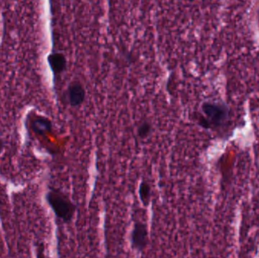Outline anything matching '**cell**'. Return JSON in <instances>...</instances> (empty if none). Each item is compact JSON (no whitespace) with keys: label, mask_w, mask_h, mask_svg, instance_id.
<instances>
[{"label":"cell","mask_w":259,"mask_h":258,"mask_svg":"<svg viewBox=\"0 0 259 258\" xmlns=\"http://www.w3.org/2000/svg\"><path fill=\"white\" fill-rule=\"evenodd\" d=\"M46 198L53 213L59 219L65 223L70 222L72 220L76 207L65 194L57 189H52L47 192Z\"/></svg>","instance_id":"cell-2"},{"label":"cell","mask_w":259,"mask_h":258,"mask_svg":"<svg viewBox=\"0 0 259 258\" xmlns=\"http://www.w3.org/2000/svg\"><path fill=\"white\" fill-rule=\"evenodd\" d=\"M67 98L71 107H79L84 102L86 90L80 81H73L67 89Z\"/></svg>","instance_id":"cell-4"},{"label":"cell","mask_w":259,"mask_h":258,"mask_svg":"<svg viewBox=\"0 0 259 258\" xmlns=\"http://www.w3.org/2000/svg\"><path fill=\"white\" fill-rule=\"evenodd\" d=\"M3 148H4V141L0 136V156H1L2 152H3Z\"/></svg>","instance_id":"cell-9"},{"label":"cell","mask_w":259,"mask_h":258,"mask_svg":"<svg viewBox=\"0 0 259 258\" xmlns=\"http://www.w3.org/2000/svg\"><path fill=\"white\" fill-rule=\"evenodd\" d=\"M202 115L199 119L201 127L205 129L223 127L230 118V109L225 103L205 101L201 106Z\"/></svg>","instance_id":"cell-1"},{"label":"cell","mask_w":259,"mask_h":258,"mask_svg":"<svg viewBox=\"0 0 259 258\" xmlns=\"http://www.w3.org/2000/svg\"><path fill=\"white\" fill-rule=\"evenodd\" d=\"M152 130V124L149 121H144L140 124L138 128H137V134L142 139H145L151 134Z\"/></svg>","instance_id":"cell-8"},{"label":"cell","mask_w":259,"mask_h":258,"mask_svg":"<svg viewBox=\"0 0 259 258\" xmlns=\"http://www.w3.org/2000/svg\"><path fill=\"white\" fill-rule=\"evenodd\" d=\"M258 24H259V16H258Z\"/></svg>","instance_id":"cell-11"},{"label":"cell","mask_w":259,"mask_h":258,"mask_svg":"<svg viewBox=\"0 0 259 258\" xmlns=\"http://www.w3.org/2000/svg\"><path fill=\"white\" fill-rule=\"evenodd\" d=\"M50 69L54 75H59L66 70L67 59L65 55L61 53H53L47 58Z\"/></svg>","instance_id":"cell-6"},{"label":"cell","mask_w":259,"mask_h":258,"mask_svg":"<svg viewBox=\"0 0 259 258\" xmlns=\"http://www.w3.org/2000/svg\"><path fill=\"white\" fill-rule=\"evenodd\" d=\"M30 128L35 134L45 136L53 130V123L45 117L36 116L30 122Z\"/></svg>","instance_id":"cell-5"},{"label":"cell","mask_w":259,"mask_h":258,"mask_svg":"<svg viewBox=\"0 0 259 258\" xmlns=\"http://www.w3.org/2000/svg\"><path fill=\"white\" fill-rule=\"evenodd\" d=\"M147 227L143 222L137 221L134 224L131 234V245L133 249L138 252H143L148 245Z\"/></svg>","instance_id":"cell-3"},{"label":"cell","mask_w":259,"mask_h":258,"mask_svg":"<svg viewBox=\"0 0 259 258\" xmlns=\"http://www.w3.org/2000/svg\"><path fill=\"white\" fill-rule=\"evenodd\" d=\"M139 197L140 201L144 206H148L150 203L151 197H152V188L148 182L142 181L139 186Z\"/></svg>","instance_id":"cell-7"},{"label":"cell","mask_w":259,"mask_h":258,"mask_svg":"<svg viewBox=\"0 0 259 258\" xmlns=\"http://www.w3.org/2000/svg\"><path fill=\"white\" fill-rule=\"evenodd\" d=\"M186 1L190 2V3H193V2H194L195 0H186Z\"/></svg>","instance_id":"cell-10"}]
</instances>
